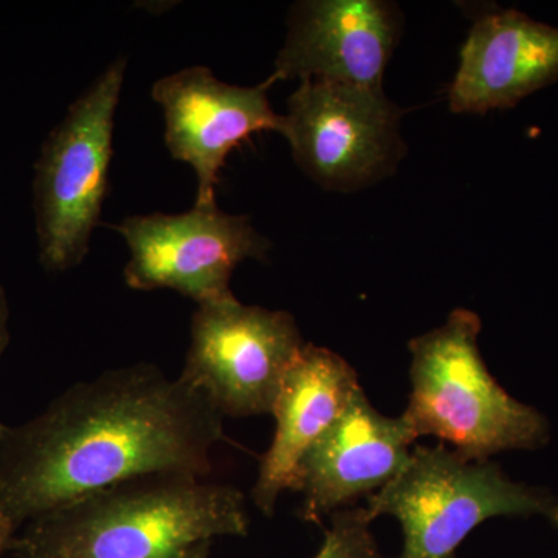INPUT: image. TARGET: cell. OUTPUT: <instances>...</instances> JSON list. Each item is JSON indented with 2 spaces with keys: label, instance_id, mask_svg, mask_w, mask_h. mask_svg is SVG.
Returning a JSON list of instances; mask_svg holds the SVG:
<instances>
[{
  "label": "cell",
  "instance_id": "cell-1",
  "mask_svg": "<svg viewBox=\"0 0 558 558\" xmlns=\"http://www.w3.org/2000/svg\"><path fill=\"white\" fill-rule=\"evenodd\" d=\"M226 440L199 389L150 363L78 381L0 439V508L20 531L73 499L140 476L207 478Z\"/></svg>",
  "mask_w": 558,
  "mask_h": 558
},
{
  "label": "cell",
  "instance_id": "cell-2",
  "mask_svg": "<svg viewBox=\"0 0 558 558\" xmlns=\"http://www.w3.org/2000/svg\"><path fill=\"white\" fill-rule=\"evenodd\" d=\"M240 488L180 473L140 476L94 492L25 524L16 558H168L202 542L245 537Z\"/></svg>",
  "mask_w": 558,
  "mask_h": 558
},
{
  "label": "cell",
  "instance_id": "cell-3",
  "mask_svg": "<svg viewBox=\"0 0 558 558\" xmlns=\"http://www.w3.org/2000/svg\"><path fill=\"white\" fill-rule=\"evenodd\" d=\"M480 330L475 312L454 310L440 328L410 341L411 395L400 416L416 440L435 436L469 461L537 449L548 440V422L492 377Z\"/></svg>",
  "mask_w": 558,
  "mask_h": 558
},
{
  "label": "cell",
  "instance_id": "cell-4",
  "mask_svg": "<svg viewBox=\"0 0 558 558\" xmlns=\"http://www.w3.org/2000/svg\"><path fill=\"white\" fill-rule=\"evenodd\" d=\"M126 73L117 58L69 106L40 148L33 179L39 263L75 269L87 253L109 190L113 126Z\"/></svg>",
  "mask_w": 558,
  "mask_h": 558
},
{
  "label": "cell",
  "instance_id": "cell-5",
  "mask_svg": "<svg viewBox=\"0 0 558 558\" xmlns=\"http://www.w3.org/2000/svg\"><path fill=\"white\" fill-rule=\"evenodd\" d=\"M371 519L389 515L403 531L400 558H457L458 546L494 517L538 515L558 524V501L513 483L490 461H469L444 444L416 446L407 468L369 495Z\"/></svg>",
  "mask_w": 558,
  "mask_h": 558
},
{
  "label": "cell",
  "instance_id": "cell-6",
  "mask_svg": "<svg viewBox=\"0 0 558 558\" xmlns=\"http://www.w3.org/2000/svg\"><path fill=\"white\" fill-rule=\"evenodd\" d=\"M304 344L289 312L247 306L231 295L197 306L179 377L223 417L266 416Z\"/></svg>",
  "mask_w": 558,
  "mask_h": 558
},
{
  "label": "cell",
  "instance_id": "cell-7",
  "mask_svg": "<svg viewBox=\"0 0 558 558\" xmlns=\"http://www.w3.org/2000/svg\"><path fill=\"white\" fill-rule=\"evenodd\" d=\"M130 248L123 278L128 288L171 289L197 306L233 295L230 279L245 259H263L270 241L247 216L218 205H194L179 215L130 216L113 227Z\"/></svg>",
  "mask_w": 558,
  "mask_h": 558
},
{
  "label": "cell",
  "instance_id": "cell-8",
  "mask_svg": "<svg viewBox=\"0 0 558 558\" xmlns=\"http://www.w3.org/2000/svg\"><path fill=\"white\" fill-rule=\"evenodd\" d=\"M398 108L384 89L301 81L279 134L301 170L326 189L376 179L398 148Z\"/></svg>",
  "mask_w": 558,
  "mask_h": 558
},
{
  "label": "cell",
  "instance_id": "cell-9",
  "mask_svg": "<svg viewBox=\"0 0 558 558\" xmlns=\"http://www.w3.org/2000/svg\"><path fill=\"white\" fill-rule=\"evenodd\" d=\"M270 81L233 86L211 69L194 65L163 76L150 90L163 110L165 143L172 159L196 172V204H216L219 172L231 150L256 132L281 131L282 116L271 109Z\"/></svg>",
  "mask_w": 558,
  "mask_h": 558
},
{
  "label": "cell",
  "instance_id": "cell-10",
  "mask_svg": "<svg viewBox=\"0 0 558 558\" xmlns=\"http://www.w3.org/2000/svg\"><path fill=\"white\" fill-rule=\"evenodd\" d=\"M398 38L392 7L376 0H314L293 11L269 80H319L381 89Z\"/></svg>",
  "mask_w": 558,
  "mask_h": 558
},
{
  "label": "cell",
  "instance_id": "cell-11",
  "mask_svg": "<svg viewBox=\"0 0 558 558\" xmlns=\"http://www.w3.org/2000/svg\"><path fill=\"white\" fill-rule=\"evenodd\" d=\"M414 442L402 416H384L360 388L301 464V519L319 523L359 497L376 494L407 468Z\"/></svg>",
  "mask_w": 558,
  "mask_h": 558
},
{
  "label": "cell",
  "instance_id": "cell-12",
  "mask_svg": "<svg viewBox=\"0 0 558 558\" xmlns=\"http://www.w3.org/2000/svg\"><path fill=\"white\" fill-rule=\"evenodd\" d=\"M357 373L336 352L306 343L282 380L274 414L277 432L260 459L252 498L274 517L279 495L299 487L304 458L339 421L359 391Z\"/></svg>",
  "mask_w": 558,
  "mask_h": 558
},
{
  "label": "cell",
  "instance_id": "cell-13",
  "mask_svg": "<svg viewBox=\"0 0 558 558\" xmlns=\"http://www.w3.org/2000/svg\"><path fill=\"white\" fill-rule=\"evenodd\" d=\"M558 80V28L517 10L481 17L461 50L450 109L486 113L517 102Z\"/></svg>",
  "mask_w": 558,
  "mask_h": 558
},
{
  "label": "cell",
  "instance_id": "cell-14",
  "mask_svg": "<svg viewBox=\"0 0 558 558\" xmlns=\"http://www.w3.org/2000/svg\"><path fill=\"white\" fill-rule=\"evenodd\" d=\"M366 508L341 509L330 515L325 542L314 558H379Z\"/></svg>",
  "mask_w": 558,
  "mask_h": 558
},
{
  "label": "cell",
  "instance_id": "cell-15",
  "mask_svg": "<svg viewBox=\"0 0 558 558\" xmlns=\"http://www.w3.org/2000/svg\"><path fill=\"white\" fill-rule=\"evenodd\" d=\"M10 310L9 301H7L5 290L0 284V360H2L3 352L10 344ZM5 424L0 422V439H2L3 432H5Z\"/></svg>",
  "mask_w": 558,
  "mask_h": 558
},
{
  "label": "cell",
  "instance_id": "cell-16",
  "mask_svg": "<svg viewBox=\"0 0 558 558\" xmlns=\"http://www.w3.org/2000/svg\"><path fill=\"white\" fill-rule=\"evenodd\" d=\"M17 529L11 523L7 513L0 508V554L10 550L11 542L16 537Z\"/></svg>",
  "mask_w": 558,
  "mask_h": 558
},
{
  "label": "cell",
  "instance_id": "cell-17",
  "mask_svg": "<svg viewBox=\"0 0 558 558\" xmlns=\"http://www.w3.org/2000/svg\"><path fill=\"white\" fill-rule=\"evenodd\" d=\"M213 542H202L197 545L190 546V548L180 550L179 554L168 558H208L209 549H211Z\"/></svg>",
  "mask_w": 558,
  "mask_h": 558
}]
</instances>
